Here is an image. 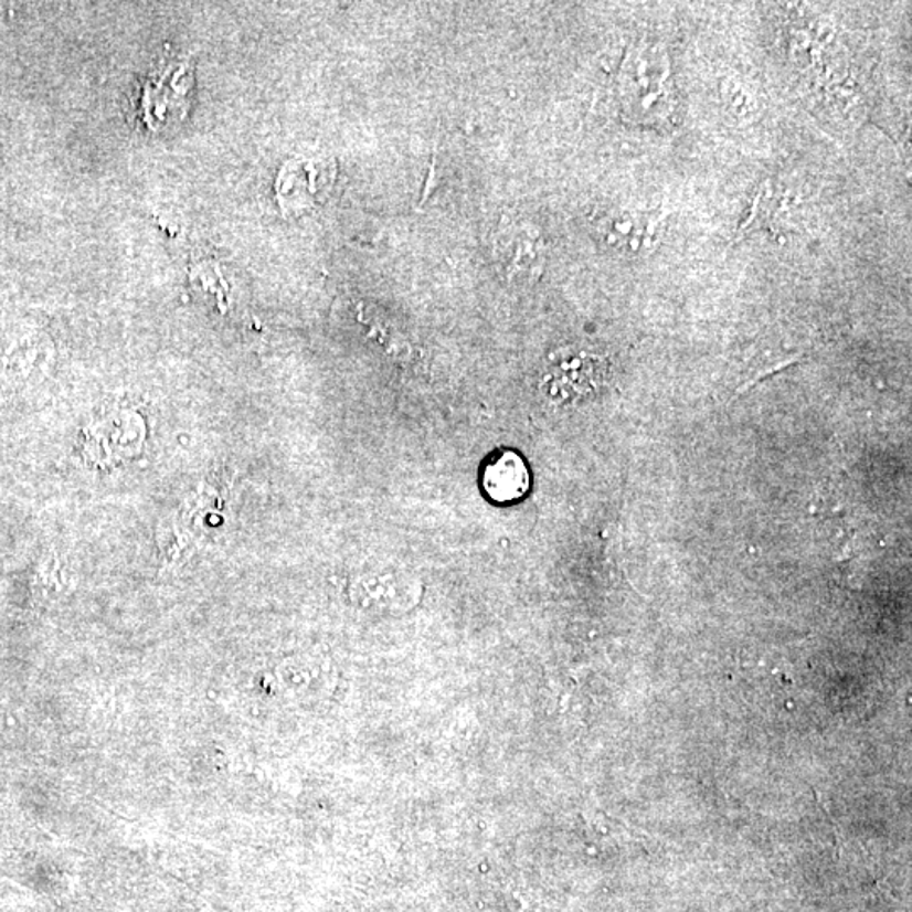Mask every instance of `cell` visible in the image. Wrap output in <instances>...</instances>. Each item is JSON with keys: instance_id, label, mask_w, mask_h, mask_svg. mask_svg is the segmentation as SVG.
<instances>
[{"instance_id": "7a4b0ae2", "label": "cell", "mask_w": 912, "mask_h": 912, "mask_svg": "<svg viewBox=\"0 0 912 912\" xmlns=\"http://www.w3.org/2000/svg\"><path fill=\"white\" fill-rule=\"evenodd\" d=\"M492 468L487 475V481L490 487H496L490 492L497 494L500 499H515L528 489V470L518 456H506Z\"/></svg>"}, {"instance_id": "6da1fadb", "label": "cell", "mask_w": 912, "mask_h": 912, "mask_svg": "<svg viewBox=\"0 0 912 912\" xmlns=\"http://www.w3.org/2000/svg\"><path fill=\"white\" fill-rule=\"evenodd\" d=\"M335 169L331 162L315 159H296L288 162L277 180V193L284 212H299L318 205L328 193L333 181Z\"/></svg>"}]
</instances>
